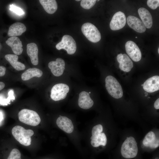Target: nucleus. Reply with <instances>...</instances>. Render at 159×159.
<instances>
[{
    "label": "nucleus",
    "mask_w": 159,
    "mask_h": 159,
    "mask_svg": "<svg viewBox=\"0 0 159 159\" xmlns=\"http://www.w3.org/2000/svg\"><path fill=\"white\" fill-rule=\"evenodd\" d=\"M135 38H137V37H136Z\"/></svg>",
    "instance_id": "a19ab883"
},
{
    "label": "nucleus",
    "mask_w": 159,
    "mask_h": 159,
    "mask_svg": "<svg viewBox=\"0 0 159 159\" xmlns=\"http://www.w3.org/2000/svg\"><path fill=\"white\" fill-rule=\"evenodd\" d=\"M65 63L63 59L60 58H57L55 61L49 62L48 66L52 74L55 76L59 77L63 73L65 69Z\"/></svg>",
    "instance_id": "9d476101"
},
{
    "label": "nucleus",
    "mask_w": 159,
    "mask_h": 159,
    "mask_svg": "<svg viewBox=\"0 0 159 159\" xmlns=\"http://www.w3.org/2000/svg\"><path fill=\"white\" fill-rule=\"evenodd\" d=\"M93 104V101L90 98L89 93L83 91L79 94L78 104L80 108L88 109L91 107Z\"/></svg>",
    "instance_id": "dca6fc26"
},
{
    "label": "nucleus",
    "mask_w": 159,
    "mask_h": 159,
    "mask_svg": "<svg viewBox=\"0 0 159 159\" xmlns=\"http://www.w3.org/2000/svg\"><path fill=\"white\" fill-rule=\"evenodd\" d=\"M3 118V115L1 112H0V122Z\"/></svg>",
    "instance_id": "f704fd0d"
},
{
    "label": "nucleus",
    "mask_w": 159,
    "mask_h": 159,
    "mask_svg": "<svg viewBox=\"0 0 159 159\" xmlns=\"http://www.w3.org/2000/svg\"><path fill=\"white\" fill-rule=\"evenodd\" d=\"M6 70V68L3 66H0V77L4 76Z\"/></svg>",
    "instance_id": "2f4dec72"
},
{
    "label": "nucleus",
    "mask_w": 159,
    "mask_h": 159,
    "mask_svg": "<svg viewBox=\"0 0 159 159\" xmlns=\"http://www.w3.org/2000/svg\"><path fill=\"white\" fill-rule=\"evenodd\" d=\"M76 1H80V0H76Z\"/></svg>",
    "instance_id": "4c0bfd02"
},
{
    "label": "nucleus",
    "mask_w": 159,
    "mask_h": 159,
    "mask_svg": "<svg viewBox=\"0 0 159 159\" xmlns=\"http://www.w3.org/2000/svg\"><path fill=\"white\" fill-rule=\"evenodd\" d=\"M105 87L109 94L113 98L119 99L123 95L121 85L114 77L111 75L107 76L105 79Z\"/></svg>",
    "instance_id": "20e7f679"
},
{
    "label": "nucleus",
    "mask_w": 159,
    "mask_h": 159,
    "mask_svg": "<svg viewBox=\"0 0 159 159\" xmlns=\"http://www.w3.org/2000/svg\"><path fill=\"white\" fill-rule=\"evenodd\" d=\"M56 49L59 50L62 49L65 50L69 54L75 53L77 49L76 42L73 37L68 35H65L61 41L56 45Z\"/></svg>",
    "instance_id": "423d86ee"
},
{
    "label": "nucleus",
    "mask_w": 159,
    "mask_h": 159,
    "mask_svg": "<svg viewBox=\"0 0 159 159\" xmlns=\"http://www.w3.org/2000/svg\"><path fill=\"white\" fill-rule=\"evenodd\" d=\"M5 86L4 83L1 82H0V91L4 89Z\"/></svg>",
    "instance_id": "72a5a7b5"
},
{
    "label": "nucleus",
    "mask_w": 159,
    "mask_h": 159,
    "mask_svg": "<svg viewBox=\"0 0 159 159\" xmlns=\"http://www.w3.org/2000/svg\"><path fill=\"white\" fill-rule=\"evenodd\" d=\"M11 132L14 138L21 144L25 146L31 144V137L34 134L32 130H26L21 126L16 125L13 128Z\"/></svg>",
    "instance_id": "f257e3e1"
},
{
    "label": "nucleus",
    "mask_w": 159,
    "mask_h": 159,
    "mask_svg": "<svg viewBox=\"0 0 159 159\" xmlns=\"http://www.w3.org/2000/svg\"><path fill=\"white\" fill-rule=\"evenodd\" d=\"M8 96L7 98L3 97L0 96V104L3 105H6L10 103L11 100L12 101L15 100L14 91L12 90H10L8 93Z\"/></svg>",
    "instance_id": "393cba45"
},
{
    "label": "nucleus",
    "mask_w": 159,
    "mask_h": 159,
    "mask_svg": "<svg viewBox=\"0 0 159 159\" xmlns=\"http://www.w3.org/2000/svg\"><path fill=\"white\" fill-rule=\"evenodd\" d=\"M125 49L128 55L134 61L138 62L142 57L141 51L137 44L133 41H129L125 44Z\"/></svg>",
    "instance_id": "6e6552de"
},
{
    "label": "nucleus",
    "mask_w": 159,
    "mask_h": 159,
    "mask_svg": "<svg viewBox=\"0 0 159 159\" xmlns=\"http://www.w3.org/2000/svg\"><path fill=\"white\" fill-rule=\"evenodd\" d=\"M42 74V72L37 68H29L22 74L21 78L23 81H26L34 77H40Z\"/></svg>",
    "instance_id": "4be33fe9"
},
{
    "label": "nucleus",
    "mask_w": 159,
    "mask_h": 159,
    "mask_svg": "<svg viewBox=\"0 0 159 159\" xmlns=\"http://www.w3.org/2000/svg\"><path fill=\"white\" fill-rule=\"evenodd\" d=\"M81 31L87 38L92 42H97L101 39V35L99 31L91 23L87 22L83 24L81 27Z\"/></svg>",
    "instance_id": "39448f33"
},
{
    "label": "nucleus",
    "mask_w": 159,
    "mask_h": 159,
    "mask_svg": "<svg viewBox=\"0 0 159 159\" xmlns=\"http://www.w3.org/2000/svg\"><path fill=\"white\" fill-rule=\"evenodd\" d=\"M107 143L106 136L104 133H100L91 141V145L94 147H97L101 145L105 146Z\"/></svg>",
    "instance_id": "5701e85b"
},
{
    "label": "nucleus",
    "mask_w": 159,
    "mask_h": 159,
    "mask_svg": "<svg viewBox=\"0 0 159 159\" xmlns=\"http://www.w3.org/2000/svg\"><path fill=\"white\" fill-rule=\"evenodd\" d=\"M127 24L130 27L136 32L142 33L146 31V27L142 21L138 18L130 15L127 17Z\"/></svg>",
    "instance_id": "f8f14e48"
},
{
    "label": "nucleus",
    "mask_w": 159,
    "mask_h": 159,
    "mask_svg": "<svg viewBox=\"0 0 159 159\" xmlns=\"http://www.w3.org/2000/svg\"><path fill=\"white\" fill-rule=\"evenodd\" d=\"M148 6L153 9H156L159 5V0H148L147 1Z\"/></svg>",
    "instance_id": "c85d7f7f"
},
{
    "label": "nucleus",
    "mask_w": 159,
    "mask_h": 159,
    "mask_svg": "<svg viewBox=\"0 0 159 159\" xmlns=\"http://www.w3.org/2000/svg\"><path fill=\"white\" fill-rule=\"evenodd\" d=\"M19 120L26 124L35 126L40 122L41 119L35 111L28 109H23L19 113Z\"/></svg>",
    "instance_id": "7ed1b4c3"
},
{
    "label": "nucleus",
    "mask_w": 159,
    "mask_h": 159,
    "mask_svg": "<svg viewBox=\"0 0 159 159\" xmlns=\"http://www.w3.org/2000/svg\"><path fill=\"white\" fill-rule=\"evenodd\" d=\"M145 95H147H147H148V93H147V92H145Z\"/></svg>",
    "instance_id": "c9c22d12"
},
{
    "label": "nucleus",
    "mask_w": 159,
    "mask_h": 159,
    "mask_svg": "<svg viewBox=\"0 0 159 159\" xmlns=\"http://www.w3.org/2000/svg\"><path fill=\"white\" fill-rule=\"evenodd\" d=\"M138 12L146 28L148 29L151 28L153 25V19L149 11L146 9L142 7L139 9Z\"/></svg>",
    "instance_id": "6ab92c4d"
},
{
    "label": "nucleus",
    "mask_w": 159,
    "mask_h": 159,
    "mask_svg": "<svg viewBox=\"0 0 159 159\" xmlns=\"http://www.w3.org/2000/svg\"><path fill=\"white\" fill-rule=\"evenodd\" d=\"M126 21L125 14L121 11L116 13L113 16L110 22V26L112 30H117L123 28Z\"/></svg>",
    "instance_id": "1a4fd4ad"
},
{
    "label": "nucleus",
    "mask_w": 159,
    "mask_h": 159,
    "mask_svg": "<svg viewBox=\"0 0 159 159\" xmlns=\"http://www.w3.org/2000/svg\"><path fill=\"white\" fill-rule=\"evenodd\" d=\"M39 2L44 10L48 13L52 14L57 9V4L55 0H39Z\"/></svg>",
    "instance_id": "412c9836"
},
{
    "label": "nucleus",
    "mask_w": 159,
    "mask_h": 159,
    "mask_svg": "<svg viewBox=\"0 0 159 159\" xmlns=\"http://www.w3.org/2000/svg\"><path fill=\"white\" fill-rule=\"evenodd\" d=\"M26 30V27L24 24L20 22H15L9 26L8 35L11 37L20 36Z\"/></svg>",
    "instance_id": "a211bd4d"
},
{
    "label": "nucleus",
    "mask_w": 159,
    "mask_h": 159,
    "mask_svg": "<svg viewBox=\"0 0 159 159\" xmlns=\"http://www.w3.org/2000/svg\"><path fill=\"white\" fill-rule=\"evenodd\" d=\"M138 151L137 143L134 138L132 136L127 138L122 143L121 149L122 155L126 158L135 157Z\"/></svg>",
    "instance_id": "f03ea898"
},
{
    "label": "nucleus",
    "mask_w": 159,
    "mask_h": 159,
    "mask_svg": "<svg viewBox=\"0 0 159 159\" xmlns=\"http://www.w3.org/2000/svg\"><path fill=\"white\" fill-rule=\"evenodd\" d=\"M156 139V136L154 132L150 131L145 136L143 142V144L145 146L150 147Z\"/></svg>",
    "instance_id": "b1692460"
},
{
    "label": "nucleus",
    "mask_w": 159,
    "mask_h": 159,
    "mask_svg": "<svg viewBox=\"0 0 159 159\" xmlns=\"http://www.w3.org/2000/svg\"><path fill=\"white\" fill-rule=\"evenodd\" d=\"M154 107L156 109H159V99H158L155 102Z\"/></svg>",
    "instance_id": "473e14b6"
},
{
    "label": "nucleus",
    "mask_w": 159,
    "mask_h": 159,
    "mask_svg": "<svg viewBox=\"0 0 159 159\" xmlns=\"http://www.w3.org/2000/svg\"><path fill=\"white\" fill-rule=\"evenodd\" d=\"M69 87L66 84L59 83L55 85L51 90L50 97L55 101L65 99L69 91Z\"/></svg>",
    "instance_id": "0eeeda50"
},
{
    "label": "nucleus",
    "mask_w": 159,
    "mask_h": 159,
    "mask_svg": "<svg viewBox=\"0 0 159 159\" xmlns=\"http://www.w3.org/2000/svg\"><path fill=\"white\" fill-rule=\"evenodd\" d=\"M90 93H91V92H89V94H90Z\"/></svg>",
    "instance_id": "ea45409f"
},
{
    "label": "nucleus",
    "mask_w": 159,
    "mask_h": 159,
    "mask_svg": "<svg viewBox=\"0 0 159 159\" xmlns=\"http://www.w3.org/2000/svg\"><path fill=\"white\" fill-rule=\"evenodd\" d=\"M9 9L19 15H22L24 13V12L21 8L13 4L10 5Z\"/></svg>",
    "instance_id": "c756f323"
},
{
    "label": "nucleus",
    "mask_w": 159,
    "mask_h": 159,
    "mask_svg": "<svg viewBox=\"0 0 159 159\" xmlns=\"http://www.w3.org/2000/svg\"><path fill=\"white\" fill-rule=\"evenodd\" d=\"M158 54H159V48L158 49Z\"/></svg>",
    "instance_id": "e433bc0d"
},
{
    "label": "nucleus",
    "mask_w": 159,
    "mask_h": 159,
    "mask_svg": "<svg viewBox=\"0 0 159 159\" xmlns=\"http://www.w3.org/2000/svg\"><path fill=\"white\" fill-rule=\"evenodd\" d=\"M103 131V127L100 124H98L94 126L92 128V136L90 138L92 140L100 133H101Z\"/></svg>",
    "instance_id": "a878e982"
},
{
    "label": "nucleus",
    "mask_w": 159,
    "mask_h": 159,
    "mask_svg": "<svg viewBox=\"0 0 159 159\" xmlns=\"http://www.w3.org/2000/svg\"><path fill=\"white\" fill-rule=\"evenodd\" d=\"M5 58L16 70L19 71L25 69V65L18 61V57L17 55L7 54L5 55Z\"/></svg>",
    "instance_id": "aec40b11"
},
{
    "label": "nucleus",
    "mask_w": 159,
    "mask_h": 159,
    "mask_svg": "<svg viewBox=\"0 0 159 159\" xmlns=\"http://www.w3.org/2000/svg\"><path fill=\"white\" fill-rule=\"evenodd\" d=\"M143 89L146 92L152 93L159 90V77L155 76L148 79L143 84Z\"/></svg>",
    "instance_id": "4468645a"
},
{
    "label": "nucleus",
    "mask_w": 159,
    "mask_h": 159,
    "mask_svg": "<svg viewBox=\"0 0 159 159\" xmlns=\"http://www.w3.org/2000/svg\"><path fill=\"white\" fill-rule=\"evenodd\" d=\"M21 154L19 150L14 148L12 150L7 159H21Z\"/></svg>",
    "instance_id": "cd10ccee"
},
{
    "label": "nucleus",
    "mask_w": 159,
    "mask_h": 159,
    "mask_svg": "<svg viewBox=\"0 0 159 159\" xmlns=\"http://www.w3.org/2000/svg\"><path fill=\"white\" fill-rule=\"evenodd\" d=\"M96 0H82L80 5L83 8L88 9L92 8L95 4Z\"/></svg>",
    "instance_id": "bb28decb"
},
{
    "label": "nucleus",
    "mask_w": 159,
    "mask_h": 159,
    "mask_svg": "<svg viewBox=\"0 0 159 159\" xmlns=\"http://www.w3.org/2000/svg\"><path fill=\"white\" fill-rule=\"evenodd\" d=\"M117 59L119 63L120 68L124 72H130L133 66L132 61L128 56L125 54H118L117 56Z\"/></svg>",
    "instance_id": "9b49d317"
},
{
    "label": "nucleus",
    "mask_w": 159,
    "mask_h": 159,
    "mask_svg": "<svg viewBox=\"0 0 159 159\" xmlns=\"http://www.w3.org/2000/svg\"><path fill=\"white\" fill-rule=\"evenodd\" d=\"M141 86H143V84H142V85H141Z\"/></svg>",
    "instance_id": "58836bf2"
},
{
    "label": "nucleus",
    "mask_w": 159,
    "mask_h": 159,
    "mask_svg": "<svg viewBox=\"0 0 159 159\" xmlns=\"http://www.w3.org/2000/svg\"><path fill=\"white\" fill-rule=\"evenodd\" d=\"M26 48L27 53L30 58L32 64L37 65L39 63L38 49L37 45L35 43H31L27 45Z\"/></svg>",
    "instance_id": "f3484780"
},
{
    "label": "nucleus",
    "mask_w": 159,
    "mask_h": 159,
    "mask_svg": "<svg viewBox=\"0 0 159 159\" xmlns=\"http://www.w3.org/2000/svg\"><path fill=\"white\" fill-rule=\"evenodd\" d=\"M159 139H156L155 141L150 146L151 148H155L158 147L159 145Z\"/></svg>",
    "instance_id": "7c9ffc66"
},
{
    "label": "nucleus",
    "mask_w": 159,
    "mask_h": 159,
    "mask_svg": "<svg viewBox=\"0 0 159 159\" xmlns=\"http://www.w3.org/2000/svg\"><path fill=\"white\" fill-rule=\"evenodd\" d=\"M6 43L11 48L15 54L19 55L22 53L23 49L22 42L17 37H10L6 41Z\"/></svg>",
    "instance_id": "2eb2a0df"
},
{
    "label": "nucleus",
    "mask_w": 159,
    "mask_h": 159,
    "mask_svg": "<svg viewBox=\"0 0 159 159\" xmlns=\"http://www.w3.org/2000/svg\"><path fill=\"white\" fill-rule=\"evenodd\" d=\"M58 127L68 133H72L74 130V126L71 120L66 117L60 115L56 120Z\"/></svg>",
    "instance_id": "ddd939ff"
}]
</instances>
